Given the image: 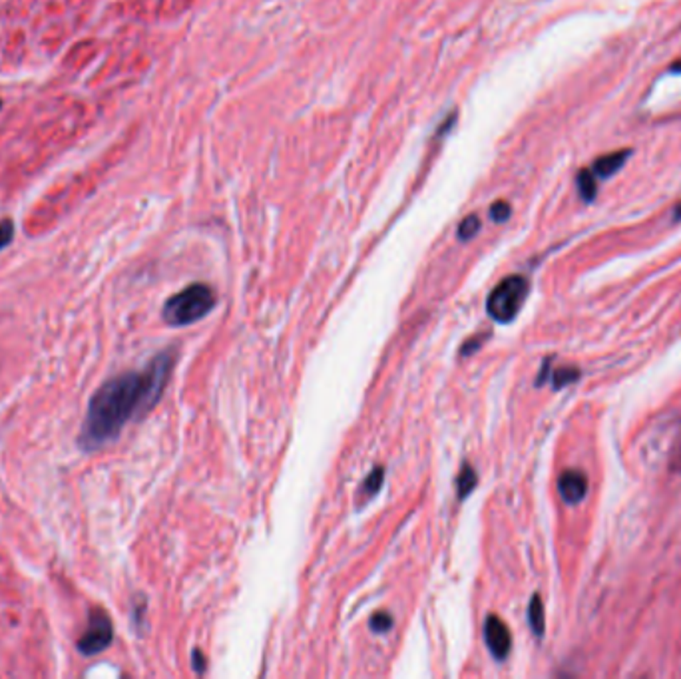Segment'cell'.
<instances>
[{"label":"cell","mask_w":681,"mask_h":679,"mask_svg":"<svg viewBox=\"0 0 681 679\" xmlns=\"http://www.w3.org/2000/svg\"><path fill=\"white\" fill-rule=\"evenodd\" d=\"M178 351L155 355L142 370H128L108 378L88 403L78 445L86 452L100 450L122 435L126 425L142 418L162 398Z\"/></svg>","instance_id":"obj_1"},{"label":"cell","mask_w":681,"mask_h":679,"mask_svg":"<svg viewBox=\"0 0 681 679\" xmlns=\"http://www.w3.org/2000/svg\"><path fill=\"white\" fill-rule=\"evenodd\" d=\"M215 305V293L203 283H193L172 295L163 305V321L172 327H185L203 319Z\"/></svg>","instance_id":"obj_2"},{"label":"cell","mask_w":681,"mask_h":679,"mask_svg":"<svg viewBox=\"0 0 681 679\" xmlns=\"http://www.w3.org/2000/svg\"><path fill=\"white\" fill-rule=\"evenodd\" d=\"M530 285L526 277L522 275H510L492 289L486 301V311L494 321L498 323H510L516 319V315L526 301V295Z\"/></svg>","instance_id":"obj_3"},{"label":"cell","mask_w":681,"mask_h":679,"mask_svg":"<svg viewBox=\"0 0 681 679\" xmlns=\"http://www.w3.org/2000/svg\"><path fill=\"white\" fill-rule=\"evenodd\" d=\"M114 641V626L104 610H92L84 636L78 640L76 648L82 655H98Z\"/></svg>","instance_id":"obj_4"},{"label":"cell","mask_w":681,"mask_h":679,"mask_svg":"<svg viewBox=\"0 0 681 679\" xmlns=\"http://www.w3.org/2000/svg\"><path fill=\"white\" fill-rule=\"evenodd\" d=\"M484 641H486L488 651L494 660L502 661L508 658L510 648H512V636H510L508 626L494 613H490L484 621Z\"/></svg>","instance_id":"obj_5"},{"label":"cell","mask_w":681,"mask_h":679,"mask_svg":"<svg viewBox=\"0 0 681 679\" xmlns=\"http://www.w3.org/2000/svg\"><path fill=\"white\" fill-rule=\"evenodd\" d=\"M558 490L568 504H578L588 494V478L580 470H566L558 478Z\"/></svg>","instance_id":"obj_6"},{"label":"cell","mask_w":681,"mask_h":679,"mask_svg":"<svg viewBox=\"0 0 681 679\" xmlns=\"http://www.w3.org/2000/svg\"><path fill=\"white\" fill-rule=\"evenodd\" d=\"M630 154H632V150H618V152H612V154L600 155L594 162L592 172L598 177H612L620 167H624L625 160L630 157Z\"/></svg>","instance_id":"obj_7"},{"label":"cell","mask_w":681,"mask_h":679,"mask_svg":"<svg viewBox=\"0 0 681 679\" xmlns=\"http://www.w3.org/2000/svg\"><path fill=\"white\" fill-rule=\"evenodd\" d=\"M528 623L534 631V636L542 638L544 636V628H546V618H544V603L540 600V596H534L530 603H528Z\"/></svg>","instance_id":"obj_8"},{"label":"cell","mask_w":681,"mask_h":679,"mask_svg":"<svg viewBox=\"0 0 681 679\" xmlns=\"http://www.w3.org/2000/svg\"><path fill=\"white\" fill-rule=\"evenodd\" d=\"M576 184L582 199H584V202H594L595 194H598V184H595L594 172H592V170H580Z\"/></svg>","instance_id":"obj_9"},{"label":"cell","mask_w":681,"mask_h":679,"mask_svg":"<svg viewBox=\"0 0 681 679\" xmlns=\"http://www.w3.org/2000/svg\"><path fill=\"white\" fill-rule=\"evenodd\" d=\"M478 482V476L474 472V468L471 465L462 466L461 475L456 478V486H459V498H466L474 490V486Z\"/></svg>","instance_id":"obj_10"},{"label":"cell","mask_w":681,"mask_h":679,"mask_svg":"<svg viewBox=\"0 0 681 679\" xmlns=\"http://www.w3.org/2000/svg\"><path fill=\"white\" fill-rule=\"evenodd\" d=\"M383 478H384L383 466H377L374 470H371V475L365 478V482H363V490H361V496H363V498H373V496L379 492L381 484H383Z\"/></svg>","instance_id":"obj_11"},{"label":"cell","mask_w":681,"mask_h":679,"mask_svg":"<svg viewBox=\"0 0 681 679\" xmlns=\"http://www.w3.org/2000/svg\"><path fill=\"white\" fill-rule=\"evenodd\" d=\"M580 377V370L576 367H562V369L554 370L552 380H554V388H562L570 385V383H576Z\"/></svg>","instance_id":"obj_12"},{"label":"cell","mask_w":681,"mask_h":679,"mask_svg":"<svg viewBox=\"0 0 681 679\" xmlns=\"http://www.w3.org/2000/svg\"><path fill=\"white\" fill-rule=\"evenodd\" d=\"M480 232V219L476 215H468V217H464L459 225V237H461L462 242H468L472 239L476 233Z\"/></svg>","instance_id":"obj_13"},{"label":"cell","mask_w":681,"mask_h":679,"mask_svg":"<svg viewBox=\"0 0 681 679\" xmlns=\"http://www.w3.org/2000/svg\"><path fill=\"white\" fill-rule=\"evenodd\" d=\"M369 626H371V630L377 631V633H384V631H389L393 628V618H391L389 613H383V611H381V613L373 616V620H371Z\"/></svg>","instance_id":"obj_14"},{"label":"cell","mask_w":681,"mask_h":679,"mask_svg":"<svg viewBox=\"0 0 681 679\" xmlns=\"http://www.w3.org/2000/svg\"><path fill=\"white\" fill-rule=\"evenodd\" d=\"M490 217H492L496 224L506 222L510 217V205L506 204V202H496V204L490 207Z\"/></svg>","instance_id":"obj_15"},{"label":"cell","mask_w":681,"mask_h":679,"mask_svg":"<svg viewBox=\"0 0 681 679\" xmlns=\"http://www.w3.org/2000/svg\"><path fill=\"white\" fill-rule=\"evenodd\" d=\"M12 237H14V224L10 219H4L0 224V249H4L12 242Z\"/></svg>","instance_id":"obj_16"},{"label":"cell","mask_w":681,"mask_h":679,"mask_svg":"<svg viewBox=\"0 0 681 679\" xmlns=\"http://www.w3.org/2000/svg\"><path fill=\"white\" fill-rule=\"evenodd\" d=\"M192 661H193V670L198 671V673H203V670H205V658H203L202 651L200 650L193 651Z\"/></svg>","instance_id":"obj_17"},{"label":"cell","mask_w":681,"mask_h":679,"mask_svg":"<svg viewBox=\"0 0 681 679\" xmlns=\"http://www.w3.org/2000/svg\"><path fill=\"white\" fill-rule=\"evenodd\" d=\"M670 72H673V74H681V58L673 62L672 68H670Z\"/></svg>","instance_id":"obj_18"},{"label":"cell","mask_w":681,"mask_h":679,"mask_svg":"<svg viewBox=\"0 0 681 679\" xmlns=\"http://www.w3.org/2000/svg\"><path fill=\"white\" fill-rule=\"evenodd\" d=\"M673 219H675V222H680V219H681V204L675 205V212H673Z\"/></svg>","instance_id":"obj_19"}]
</instances>
